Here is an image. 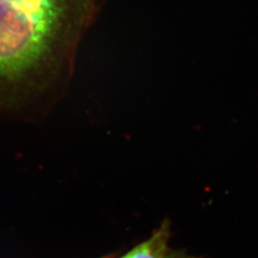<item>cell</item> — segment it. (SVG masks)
<instances>
[{
  "label": "cell",
  "mask_w": 258,
  "mask_h": 258,
  "mask_svg": "<svg viewBox=\"0 0 258 258\" xmlns=\"http://www.w3.org/2000/svg\"><path fill=\"white\" fill-rule=\"evenodd\" d=\"M99 0H0V111L69 77Z\"/></svg>",
  "instance_id": "1"
},
{
  "label": "cell",
  "mask_w": 258,
  "mask_h": 258,
  "mask_svg": "<svg viewBox=\"0 0 258 258\" xmlns=\"http://www.w3.org/2000/svg\"><path fill=\"white\" fill-rule=\"evenodd\" d=\"M171 226L168 220H164L159 228L152 232L148 239L135 246L123 254L124 258H166L171 248Z\"/></svg>",
  "instance_id": "2"
},
{
  "label": "cell",
  "mask_w": 258,
  "mask_h": 258,
  "mask_svg": "<svg viewBox=\"0 0 258 258\" xmlns=\"http://www.w3.org/2000/svg\"><path fill=\"white\" fill-rule=\"evenodd\" d=\"M166 258H196L190 256L185 253L184 250H178V249H171L169 250L168 254Z\"/></svg>",
  "instance_id": "3"
}]
</instances>
